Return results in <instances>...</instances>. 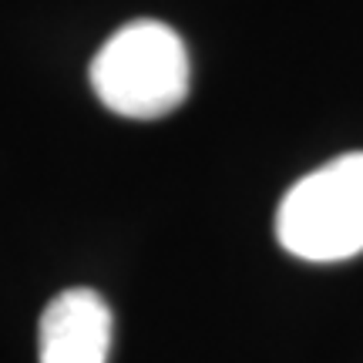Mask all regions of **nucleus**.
<instances>
[{
  "mask_svg": "<svg viewBox=\"0 0 363 363\" xmlns=\"http://www.w3.org/2000/svg\"><path fill=\"white\" fill-rule=\"evenodd\" d=\"M88 78L108 111L155 121L172 115L189 94V51L169 24L131 21L101 44Z\"/></svg>",
  "mask_w": 363,
  "mask_h": 363,
  "instance_id": "obj_1",
  "label": "nucleus"
},
{
  "mask_svg": "<svg viewBox=\"0 0 363 363\" xmlns=\"http://www.w3.org/2000/svg\"><path fill=\"white\" fill-rule=\"evenodd\" d=\"M279 246L306 262H340L363 252V152L320 165L276 208Z\"/></svg>",
  "mask_w": 363,
  "mask_h": 363,
  "instance_id": "obj_2",
  "label": "nucleus"
},
{
  "mask_svg": "<svg viewBox=\"0 0 363 363\" xmlns=\"http://www.w3.org/2000/svg\"><path fill=\"white\" fill-rule=\"evenodd\" d=\"M111 310L94 289L74 286L48 303L38 326L40 363H108Z\"/></svg>",
  "mask_w": 363,
  "mask_h": 363,
  "instance_id": "obj_3",
  "label": "nucleus"
}]
</instances>
